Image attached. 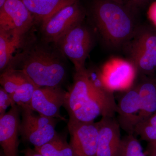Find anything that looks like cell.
<instances>
[{
    "instance_id": "cell-1",
    "label": "cell",
    "mask_w": 156,
    "mask_h": 156,
    "mask_svg": "<svg viewBox=\"0 0 156 156\" xmlns=\"http://www.w3.org/2000/svg\"><path fill=\"white\" fill-rule=\"evenodd\" d=\"M63 106L69 119L85 122H94L100 115L113 118L118 108L114 93L93 84L87 69L76 72Z\"/></svg>"
},
{
    "instance_id": "cell-2",
    "label": "cell",
    "mask_w": 156,
    "mask_h": 156,
    "mask_svg": "<svg viewBox=\"0 0 156 156\" xmlns=\"http://www.w3.org/2000/svg\"><path fill=\"white\" fill-rule=\"evenodd\" d=\"M94 24L106 44L113 48H124L139 27L131 14L114 0H99L92 11Z\"/></svg>"
},
{
    "instance_id": "cell-3",
    "label": "cell",
    "mask_w": 156,
    "mask_h": 156,
    "mask_svg": "<svg viewBox=\"0 0 156 156\" xmlns=\"http://www.w3.org/2000/svg\"><path fill=\"white\" fill-rule=\"evenodd\" d=\"M23 58L20 69L37 87H61L66 77V70L53 53L36 48L25 53Z\"/></svg>"
},
{
    "instance_id": "cell-4",
    "label": "cell",
    "mask_w": 156,
    "mask_h": 156,
    "mask_svg": "<svg viewBox=\"0 0 156 156\" xmlns=\"http://www.w3.org/2000/svg\"><path fill=\"white\" fill-rule=\"evenodd\" d=\"M128 61L138 76L156 73V31L151 27H139L126 45Z\"/></svg>"
},
{
    "instance_id": "cell-5",
    "label": "cell",
    "mask_w": 156,
    "mask_h": 156,
    "mask_svg": "<svg viewBox=\"0 0 156 156\" xmlns=\"http://www.w3.org/2000/svg\"><path fill=\"white\" fill-rule=\"evenodd\" d=\"M22 120L20 135L22 140L34 147H41L50 142L58 134L56 131L57 119L37 115L30 106L20 107Z\"/></svg>"
},
{
    "instance_id": "cell-6",
    "label": "cell",
    "mask_w": 156,
    "mask_h": 156,
    "mask_svg": "<svg viewBox=\"0 0 156 156\" xmlns=\"http://www.w3.org/2000/svg\"><path fill=\"white\" fill-rule=\"evenodd\" d=\"M56 44L72 62L76 72L87 69L85 63L93 44L92 34L89 29L81 23L69 31Z\"/></svg>"
},
{
    "instance_id": "cell-7",
    "label": "cell",
    "mask_w": 156,
    "mask_h": 156,
    "mask_svg": "<svg viewBox=\"0 0 156 156\" xmlns=\"http://www.w3.org/2000/svg\"><path fill=\"white\" fill-rule=\"evenodd\" d=\"M86 12L79 2L65 7L42 26L47 42L56 44L69 31L82 23Z\"/></svg>"
},
{
    "instance_id": "cell-8",
    "label": "cell",
    "mask_w": 156,
    "mask_h": 156,
    "mask_svg": "<svg viewBox=\"0 0 156 156\" xmlns=\"http://www.w3.org/2000/svg\"><path fill=\"white\" fill-rule=\"evenodd\" d=\"M69 144L74 156H96L98 130L97 122H85L69 119Z\"/></svg>"
},
{
    "instance_id": "cell-9",
    "label": "cell",
    "mask_w": 156,
    "mask_h": 156,
    "mask_svg": "<svg viewBox=\"0 0 156 156\" xmlns=\"http://www.w3.org/2000/svg\"><path fill=\"white\" fill-rule=\"evenodd\" d=\"M0 83L20 107L30 105L34 92L38 87L22 70L15 68L2 72Z\"/></svg>"
},
{
    "instance_id": "cell-10",
    "label": "cell",
    "mask_w": 156,
    "mask_h": 156,
    "mask_svg": "<svg viewBox=\"0 0 156 156\" xmlns=\"http://www.w3.org/2000/svg\"><path fill=\"white\" fill-rule=\"evenodd\" d=\"M67 91L60 87H38L34 92L30 108L39 114L66 121L60 113Z\"/></svg>"
},
{
    "instance_id": "cell-11",
    "label": "cell",
    "mask_w": 156,
    "mask_h": 156,
    "mask_svg": "<svg viewBox=\"0 0 156 156\" xmlns=\"http://www.w3.org/2000/svg\"><path fill=\"white\" fill-rule=\"evenodd\" d=\"M33 16L22 0H6L0 9V29L23 36L31 27Z\"/></svg>"
},
{
    "instance_id": "cell-12",
    "label": "cell",
    "mask_w": 156,
    "mask_h": 156,
    "mask_svg": "<svg viewBox=\"0 0 156 156\" xmlns=\"http://www.w3.org/2000/svg\"><path fill=\"white\" fill-rule=\"evenodd\" d=\"M20 112V108L16 105L0 116V144L5 156H19Z\"/></svg>"
},
{
    "instance_id": "cell-13",
    "label": "cell",
    "mask_w": 156,
    "mask_h": 156,
    "mask_svg": "<svg viewBox=\"0 0 156 156\" xmlns=\"http://www.w3.org/2000/svg\"><path fill=\"white\" fill-rule=\"evenodd\" d=\"M104 80L112 91L126 90L133 85L136 75L133 66L128 61L114 59L104 66Z\"/></svg>"
},
{
    "instance_id": "cell-14",
    "label": "cell",
    "mask_w": 156,
    "mask_h": 156,
    "mask_svg": "<svg viewBox=\"0 0 156 156\" xmlns=\"http://www.w3.org/2000/svg\"><path fill=\"white\" fill-rule=\"evenodd\" d=\"M98 130L96 156H117L121 145V127L114 118L102 117L97 122Z\"/></svg>"
},
{
    "instance_id": "cell-15",
    "label": "cell",
    "mask_w": 156,
    "mask_h": 156,
    "mask_svg": "<svg viewBox=\"0 0 156 156\" xmlns=\"http://www.w3.org/2000/svg\"><path fill=\"white\" fill-rule=\"evenodd\" d=\"M118 123L128 134H134L136 118L140 109V98L136 84L126 90L119 101Z\"/></svg>"
},
{
    "instance_id": "cell-16",
    "label": "cell",
    "mask_w": 156,
    "mask_h": 156,
    "mask_svg": "<svg viewBox=\"0 0 156 156\" xmlns=\"http://www.w3.org/2000/svg\"><path fill=\"white\" fill-rule=\"evenodd\" d=\"M139 76L136 84L140 98V109L136 118V125L156 112V73L154 75Z\"/></svg>"
},
{
    "instance_id": "cell-17",
    "label": "cell",
    "mask_w": 156,
    "mask_h": 156,
    "mask_svg": "<svg viewBox=\"0 0 156 156\" xmlns=\"http://www.w3.org/2000/svg\"><path fill=\"white\" fill-rule=\"evenodd\" d=\"M33 16L34 20L41 23L47 22L65 7L79 0H22Z\"/></svg>"
},
{
    "instance_id": "cell-18",
    "label": "cell",
    "mask_w": 156,
    "mask_h": 156,
    "mask_svg": "<svg viewBox=\"0 0 156 156\" xmlns=\"http://www.w3.org/2000/svg\"><path fill=\"white\" fill-rule=\"evenodd\" d=\"M23 36L13 31L0 29V69L9 67L13 61V55L22 43Z\"/></svg>"
},
{
    "instance_id": "cell-19",
    "label": "cell",
    "mask_w": 156,
    "mask_h": 156,
    "mask_svg": "<svg viewBox=\"0 0 156 156\" xmlns=\"http://www.w3.org/2000/svg\"><path fill=\"white\" fill-rule=\"evenodd\" d=\"M34 150L44 156H74L71 147L64 136L58 134L50 142Z\"/></svg>"
},
{
    "instance_id": "cell-20",
    "label": "cell",
    "mask_w": 156,
    "mask_h": 156,
    "mask_svg": "<svg viewBox=\"0 0 156 156\" xmlns=\"http://www.w3.org/2000/svg\"><path fill=\"white\" fill-rule=\"evenodd\" d=\"M134 133L140 136L142 140L156 145V112L137 123L134 126Z\"/></svg>"
},
{
    "instance_id": "cell-21",
    "label": "cell",
    "mask_w": 156,
    "mask_h": 156,
    "mask_svg": "<svg viewBox=\"0 0 156 156\" xmlns=\"http://www.w3.org/2000/svg\"><path fill=\"white\" fill-rule=\"evenodd\" d=\"M117 156H145L142 146L134 134H128L122 138Z\"/></svg>"
},
{
    "instance_id": "cell-22",
    "label": "cell",
    "mask_w": 156,
    "mask_h": 156,
    "mask_svg": "<svg viewBox=\"0 0 156 156\" xmlns=\"http://www.w3.org/2000/svg\"><path fill=\"white\" fill-rule=\"evenodd\" d=\"M16 105L11 95L4 88L1 87L0 89V116L4 115L6 113V110L9 106H13Z\"/></svg>"
},
{
    "instance_id": "cell-23",
    "label": "cell",
    "mask_w": 156,
    "mask_h": 156,
    "mask_svg": "<svg viewBox=\"0 0 156 156\" xmlns=\"http://www.w3.org/2000/svg\"><path fill=\"white\" fill-rule=\"evenodd\" d=\"M148 15L152 21L156 26V2L151 5L149 10Z\"/></svg>"
},
{
    "instance_id": "cell-24",
    "label": "cell",
    "mask_w": 156,
    "mask_h": 156,
    "mask_svg": "<svg viewBox=\"0 0 156 156\" xmlns=\"http://www.w3.org/2000/svg\"><path fill=\"white\" fill-rule=\"evenodd\" d=\"M22 153L24 154V156H44L29 147L22 151Z\"/></svg>"
},
{
    "instance_id": "cell-25",
    "label": "cell",
    "mask_w": 156,
    "mask_h": 156,
    "mask_svg": "<svg viewBox=\"0 0 156 156\" xmlns=\"http://www.w3.org/2000/svg\"><path fill=\"white\" fill-rule=\"evenodd\" d=\"M147 153L149 156H156V145L149 144Z\"/></svg>"
},
{
    "instance_id": "cell-26",
    "label": "cell",
    "mask_w": 156,
    "mask_h": 156,
    "mask_svg": "<svg viewBox=\"0 0 156 156\" xmlns=\"http://www.w3.org/2000/svg\"><path fill=\"white\" fill-rule=\"evenodd\" d=\"M114 1H116V2H119L121 3V1L120 0H114ZM134 2H136V3H141L145 2L147 1V0H133Z\"/></svg>"
},
{
    "instance_id": "cell-27",
    "label": "cell",
    "mask_w": 156,
    "mask_h": 156,
    "mask_svg": "<svg viewBox=\"0 0 156 156\" xmlns=\"http://www.w3.org/2000/svg\"><path fill=\"white\" fill-rule=\"evenodd\" d=\"M6 0H0V9L2 8Z\"/></svg>"
}]
</instances>
